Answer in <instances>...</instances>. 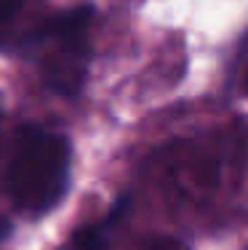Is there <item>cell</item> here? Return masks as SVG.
Wrapping results in <instances>:
<instances>
[{
  "instance_id": "cell-1",
  "label": "cell",
  "mask_w": 248,
  "mask_h": 250,
  "mask_svg": "<svg viewBox=\"0 0 248 250\" xmlns=\"http://www.w3.org/2000/svg\"><path fill=\"white\" fill-rule=\"evenodd\" d=\"M69 176V144L67 139L48 130L24 128L16 133L8 163L5 189L16 208L27 213H45L62 200Z\"/></svg>"
},
{
  "instance_id": "cell-2",
  "label": "cell",
  "mask_w": 248,
  "mask_h": 250,
  "mask_svg": "<svg viewBox=\"0 0 248 250\" xmlns=\"http://www.w3.org/2000/svg\"><path fill=\"white\" fill-rule=\"evenodd\" d=\"M91 8H72L54 16L40 32V67L54 91L75 93L83 83L88 67V27H91Z\"/></svg>"
},
{
  "instance_id": "cell-3",
  "label": "cell",
  "mask_w": 248,
  "mask_h": 250,
  "mask_svg": "<svg viewBox=\"0 0 248 250\" xmlns=\"http://www.w3.org/2000/svg\"><path fill=\"white\" fill-rule=\"evenodd\" d=\"M144 250H190V248H187L184 242L174 240V237H158V240H152Z\"/></svg>"
},
{
  "instance_id": "cell-4",
  "label": "cell",
  "mask_w": 248,
  "mask_h": 250,
  "mask_svg": "<svg viewBox=\"0 0 248 250\" xmlns=\"http://www.w3.org/2000/svg\"><path fill=\"white\" fill-rule=\"evenodd\" d=\"M22 5H24V0H0V24L14 19Z\"/></svg>"
}]
</instances>
